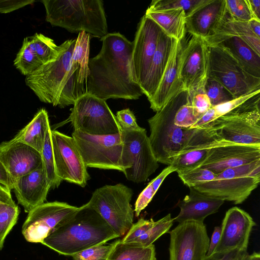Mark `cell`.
<instances>
[{"label":"cell","mask_w":260,"mask_h":260,"mask_svg":"<svg viewBox=\"0 0 260 260\" xmlns=\"http://www.w3.org/2000/svg\"><path fill=\"white\" fill-rule=\"evenodd\" d=\"M182 47L181 41L176 42L157 88L148 100L150 108L155 112L160 110L175 94L185 89L179 74V57Z\"/></svg>","instance_id":"d4e9b609"},{"label":"cell","mask_w":260,"mask_h":260,"mask_svg":"<svg viewBox=\"0 0 260 260\" xmlns=\"http://www.w3.org/2000/svg\"><path fill=\"white\" fill-rule=\"evenodd\" d=\"M225 0H207L185 18V30L205 39L216 31L226 15Z\"/></svg>","instance_id":"cb8c5ba5"},{"label":"cell","mask_w":260,"mask_h":260,"mask_svg":"<svg viewBox=\"0 0 260 260\" xmlns=\"http://www.w3.org/2000/svg\"><path fill=\"white\" fill-rule=\"evenodd\" d=\"M177 41L161 29L156 50L142 88L143 94L147 96L148 100L152 97L157 88Z\"/></svg>","instance_id":"83f0119b"},{"label":"cell","mask_w":260,"mask_h":260,"mask_svg":"<svg viewBox=\"0 0 260 260\" xmlns=\"http://www.w3.org/2000/svg\"><path fill=\"white\" fill-rule=\"evenodd\" d=\"M133 193L132 188L122 183L106 185L95 189L86 204L120 237L133 224L134 210L130 204Z\"/></svg>","instance_id":"52a82bcc"},{"label":"cell","mask_w":260,"mask_h":260,"mask_svg":"<svg viewBox=\"0 0 260 260\" xmlns=\"http://www.w3.org/2000/svg\"><path fill=\"white\" fill-rule=\"evenodd\" d=\"M244 260H260V254L259 252H254L251 254H248Z\"/></svg>","instance_id":"6f0895ef"},{"label":"cell","mask_w":260,"mask_h":260,"mask_svg":"<svg viewBox=\"0 0 260 260\" xmlns=\"http://www.w3.org/2000/svg\"><path fill=\"white\" fill-rule=\"evenodd\" d=\"M71 111L69 120L74 130L95 136L122 133L115 115L104 100L86 93L77 100Z\"/></svg>","instance_id":"30bf717a"},{"label":"cell","mask_w":260,"mask_h":260,"mask_svg":"<svg viewBox=\"0 0 260 260\" xmlns=\"http://www.w3.org/2000/svg\"><path fill=\"white\" fill-rule=\"evenodd\" d=\"M115 244V241L109 244L93 246L79 252L71 257L73 260H107Z\"/></svg>","instance_id":"7bdbcfd3"},{"label":"cell","mask_w":260,"mask_h":260,"mask_svg":"<svg viewBox=\"0 0 260 260\" xmlns=\"http://www.w3.org/2000/svg\"><path fill=\"white\" fill-rule=\"evenodd\" d=\"M254 17L260 20V0H247Z\"/></svg>","instance_id":"db71d44e"},{"label":"cell","mask_w":260,"mask_h":260,"mask_svg":"<svg viewBox=\"0 0 260 260\" xmlns=\"http://www.w3.org/2000/svg\"><path fill=\"white\" fill-rule=\"evenodd\" d=\"M100 40V51L88 61L87 93L105 101L138 99L143 93L134 68L133 42L119 32Z\"/></svg>","instance_id":"6da1fadb"},{"label":"cell","mask_w":260,"mask_h":260,"mask_svg":"<svg viewBox=\"0 0 260 260\" xmlns=\"http://www.w3.org/2000/svg\"><path fill=\"white\" fill-rule=\"evenodd\" d=\"M212 36L238 37L260 55V38L252 32L248 22L233 20L226 13L218 28Z\"/></svg>","instance_id":"4dcf8cb0"},{"label":"cell","mask_w":260,"mask_h":260,"mask_svg":"<svg viewBox=\"0 0 260 260\" xmlns=\"http://www.w3.org/2000/svg\"><path fill=\"white\" fill-rule=\"evenodd\" d=\"M0 161L13 182L40 167L41 153L32 147L13 139L0 144Z\"/></svg>","instance_id":"7402d4cb"},{"label":"cell","mask_w":260,"mask_h":260,"mask_svg":"<svg viewBox=\"0 0 260 260\" xmlns=\"http://www.w3.org/2000/svg\"><path fill=\"white\" fill-rule=\"evenodd\" d=\"M182 182L189 187L213 180L216 174L209 169L200 168L177 172Z\"/></svg>","instance_id":"ab89813d"},{"label":"cell","mask_w":260,"mask_h":260,"mask_svg":"<svg viewBox=\"0 0 260 260\" xmlns=\"http://www.w3.org/2000/svg\"><path fill=\"white\" fill-rule=\"evenodd\" d=\"M208 47V78L221 84L235 99L260 90V78L248 73L226 49Z\"/></svg>","instance_id":"ba28073f"},{"label":"cell","mask_w":260,"mask_h":260,"mask_svg":"<svg viewBox=\"0 0 260 260\" xmlns=\"http://www.w3.org/2000/svg\"><path fill=\"white\" fill-rule=\"evenodd\" d=\"M259 181L260 160H257L224 170L213 180L193 187L208 196L237 205L249 197Z\"/></svg>","instance_id":"8992f818"},{"label":"cell","mask_w":260,"mask_h":260,"mask_svg":"<svg viewBox=\"0 0 260 260\" xmlns=\"http://www.w3.org/2000/svg\"><path fill=\"white\" fill-rule=\"evenodd\" d=\"M121 135L123 174L133 182L146 181L159 167L146 129L122 131Z\"/></svg>","instance_id":"7c38bea8"},{"label":"cell","mask_w":260,"mask_h":260,"mask_svg":"<svg viewBox=\"0 0 260 260\" xmlns=\"http://www.w3.org/2000/svg\"><path fill=\"white\" fill-rule=\"evenodd\" d=\"M187 92V90L184 89L177 93L148 120L150 131L149 139L158 162L170 165L195 129L180 127L174 122L175 113Z\"/></svg>","instance_id":"5b68a950"},{"label":"cell","mask_w":260,"mask_h":260,"mask_svg":"<svg viewBox=\"0 0 260 260\" xmlns=\"http://www.w3.org/2000/svg\"><path fill=\"white\" fill-rule=\"evenodd\" d=\"M19 213V208L13 199L0 202V250L6 236L16 223Z\"/></svg>","instance_id":"836d02e7"},{"label":"cell","mask_w":260,"mask_h":260,"mask_svg":"<svg viewBox=\"0 0 260 260\" xmlns=\"http://www.w3.org/2000/svg\"><path fill=\"white\" fill-rule=\"evenodd\" d=\"M0 184L8 190L13 189L14 182L6 169L0 161Z\"/></svg>","instance_id":"816d5d0a"},{"label":"cell","mask_w":260,"mask_h":260,"mask_svg":"<svg viewBox=\"0 0 260 260\" xmlns=\"http://www.w3.org/2000/svg\"><path fill=\"white\" fill-rule=\"evenodd\" d=\"M204 40L208 46L218 45L226 49L248 73L260 78V55L242 39L212 36Z\"/></svg>","instance_id":"4316f807"},{"label":"cell","mask_w":260,"mask_h":260,"mask_svg":"<svg viewBox=\"0 0 260 260\" xmlns=\"http://www.w3.org/2000/svg\"><path fill=\"white\" fill-rule=\"evenodd\" d=\"M250 27L252 32L260 38V20L253 18L248 21Z\"/></svg>","instance_id":"11a10c76"},{"label":"cell","mask_w":260,"mask_h":260,"mask_svg":"<svg viewBox=\"0 0 260 260\" xmlns=\"http://www.w3.org/2000/svg\"><path fill=\"white\" fill-rule=\"evenodd\" d=\"M225 9L228 15L233 20L248 22L255 18L247 0H225Z\"/></svg>","instance_id":"b9f144b4"},{"label":"cell","mask_w":260,"mask_h":260,"mask_svg":"<svg viewBox=\"0 0 260 260\" xmlns=\"http://www.w3.org/2000/svg\"><path fill=\"white\" fill-rule=\"evenodd\" d=\"M217 119L214 109L213 107L202 115L195 123L189 128L196 129L210 123Z\"/></svg>","instance_id":"f907efd6"},{"label":"cell","mask_w":260,"mask_h":260,"mask_svg":"<svg viewBox=\"0 0 260 260\" xmlns=\"http://www.w3.org/2000/svg\"><path fill=\"white\" fill-rule=\"evenodd\" d=\"M50 185L42 165L36 170L19 178L13 189L18 203L29 213L45 203Z\"/></svg>","instance_id":"603a6c76"},{"label":"cell","mask_w":260,"mask_h":260,"mask_svg":"<svg viewBox=\"0 0 260 260\" xmlns=\"http://www.w3.org/2000/svg\"><path fill=\"white\" fill-rule=\"evenodd\" d=\"M11 191L0 184V202L12 200Z\"/></svg>","instance_id":"9f6ffc18"},{"label":"cell","mask_w":260,"mask_h":260,"mask_svg":"<svg viewBox=\"0 0 260 260\" xmlns=\"http://www.w3.org/2000/svg\"><path fill=\"white\" fill-rule=\"evenodd\" d=\"M72 135L87 167L123 172L121 133L95 136L74 130Z\"/></svg>","instance_id":"8fae6325"},{"label":"cell","mask_w":260,"mask_h":260,"mask_svg":"<svg viewBox=\"0 0 260 260\" xmlns=\"http://www.w3.org/2000/svg\"><path fill=\"white\" fill-rule=\"evenodd\" d=\"M50 126L48 113L45 109L42 108L13 139L26 144L41 153L47 130Z\"/></svg>","instance_id":"f1b7e54d"},{"label":"cell","mask_w":260,"mask_h":260,"mask_svg":"<svg viewBox=\"0 0 260 260\" xmlns=\"http://www.w3.org/2000/svg\"><path fill=\"white\" fill-rule=\"evenodd\" d=\"M90 36L84 31L79 32L72 56V62L80 70L81 83L87 87Z\"/></svg>","instance_id":"d6a6232c"},{"label":"cell","mask_w":260,"mask_h":260,"mask_svg":"<svg viewBox=\"0 0 260 260\" xmlns=\"http://www.w3.org/2000/svg\"><path fill=\"white\" fill-rule=\"evenodd\" d=\"M161 31L159 25L145 14L138 23L133 42V62L136 76L141 89L156 50Z\"/></svg>","instance_id":"ac0fdd59"},{"label":"cell","mask_w":260,"mask_h":260,"mask_svg":"<svg viewBox=\"0 0 260 260\" xmlns=\"http://www.w3.org/2000/svg\"><path fill=\"white\" fill-rule=\"evenodd\" d=\"M205 88L212 107L229 102L235 99L232 94L216 81L207 78Z\"/></svg>","instance_id":"60d3db41"},{"label":"cell","mask_w":260,"mask_h":260,"mask_svg":"<svg viewBox=\"0 0 260 260\" xmlns=\"http://www.w3.org/2000/svg\"><path fill=\"white\" fill-rule=\"evenodd\" d=\"M260 93L211 122L220 137L244 144H260Z\"/></svg>","instance_id":"9c48e42d"},{"label":"cell","mask_w":260,"mask_h":260,"mask_svg":"<svg viewBox=\"0 0 260 260\" xmlns=\"http://www.w3.org/2000/svg\"><path fill=\"white\" fill-rule=\"evenodd\" d=\"M208 47L201 37L192 36L183 46L179 74L185 89L190 91L205 84L208 78Z\"/></svg>","instance_id":"e0dca14e"},{"label":"cell","mask_w":260,"mask_h":260,"mask_svg":"<svg viewBox=\"0 0 260 260\" xmlns=\"http://www.w3.org/2000/svg\"><path fill=\"white\" fill-rule=\"evenodd\" d=\"M221 229L220 226L214 228L211 240H210L208 250L206 256L212 255L221 237Z\"/></svg>","instance_id":"f5cc1de1"},{"label":"cell","mask_w":260,"mask_h":260,"mask_svg":"<svg viewBox=\"0 0 260 260\" xmlns=\"http://www.w3.org/2000/svg\"><path fill=\"white\" fill-rule=\"evenodd\" d=\"M229 142L222 139L211 122L196 128L170 165L175 172L193 169L206 158L211 148Z\"/></svg>","instance_id":"2e32d148"},{"label":"cell","mask_w":260,"mask_h":260,"mask_svg":"<svg viewBox=\"0 0 260 260\" xmlns=\"http://www.w3.org/2000/svg\"><path fill=\"white\" fill-rule=\"evenodd\" d=\"M173 222V218H172L171 214L169 213L155 221L153 225L145 234L132 242H136L144 247L150 246L160 236L169 232Z\"/></svg>","instance_id":"74e56055"},{"label":"cell","mask_w":260,"mask_h":260,"mask_svg":"<svg viewBox=\"0 0 260 260\" xmlns=\"http://www.w3.org/2000/svg\"><path fill=\"white\" fill-rule=\"evenodd\" d=\"M47 22L71 32L84 31L100 39L108 34L102 0H43Z\"/></svg>","instance_id":"277c9868"},{"label":"cell","mask_w":260,"mask_h":260,"mask_svg":"<svg viewBox=\"0 0 260 260\" xmlns=\"http://www.w3.org/2000/svg\"><path fill=\"white\" fill-rule=\"evenodd\" d=\"M119 237L101 215L85 204L80 207L71 219L54 230L41 244L59 254L72 256Z\"/></svg>","instance_id":"3957f363"},{"label":"cell","mask_w":260,"mask_h":260,"mask_svg":"<svg viewBox=\"0 0 260 260\" xmlns=\"http://www.w3.org/2000/svg\"><path fill=\"white\" fill-rule=\"evenodd\" d=\"M169 260H203L210 243L206 227L203 222H179L170 232Z\"/></svg>","instance_id":"5bb4252c"},{"label":"cell","mask_w":260,"mask_h":260,"mask_svg":"<svg viewBox=\"0 0 260 260\" xmlns=\"http://www.w3.org/2000/svg\"><path fill=\"white\" fill-rule=\"evenodd\" d=\"M257 160H260V144L227 142L210 149L206 158L196 168H206L217 174L227 169Z\"/></svg>","instance_id":"d6986e66"},{"label":"cell","mask_w":260,"mask_h":260,"mask_svg":"<svg viewBox=\"0 0 260 260\" xmlns=\"http://www.w3.org/2000/svg\"><path fill=\"white\" fill-rule=\"evenodd\" d=\"M60 50V45L57 46L52 39L36 33L24 39L14 65L26 76L43 64L55 59Z\"/></svg>","instance_id":"ffe728a7"},{"label":"cell","mask_w":260,"mask_h":260,"mask_svg":"<svg viewBox=\"0 0 260 260\" xmlns=\"http://www.w3.org/2000/svg\"><path fill=\"white\" fill-rule=\"evenodd\" d=\"M52 129L50 126L47 132L45 142L41 152L42 165L52 189L57 188L62 181L57 176L53 152L51 138Z\"/></svg>","instance_id":"e575fe53"},{"label":"cell","mask_w":260,"mask_h":260,"mask_svg":"<svg viewBox=\"0 0 260 260\" xmlns=\"http://www.w3.org/2000/svg\"><path fill=\"white\" fill-rule=\"evenodd\" d=\"M171 166L165 168L161 173L153 179L139 195L135 204L134 212L138 217L151 201L165 178L171 173L175 172Z\"/></svg>","instance_id":"d590c367"},{"label":"cell","mask_w":260,"mask_h":260,"mask_svg":"<svg viewBox=\"0 0 260 260\" xmlns=\"http://www.w3.org/2000/svg\"><path fill=\"white\" fill-rule=\"evenodd\" d=\"M107 260H156L155 246H142L136 242L115 240Z\"/></svg>","instance_id":"1f68e13d"},{"label":"cell","mask_w":260,"mask_h":260,"mask_svg":"<svg viewBox=\"0 0 260 260\" xmlns=\"http://www.w3.org/2000/svg\"><path fill=\"white\" fill-rule=\"evenodd\" d=\"M145 15L153 19L167 35L182 41L185 31L186 18L183 9L146 11Z\"/></svg>","instance_id":"f546056e"},{"label":"cell","mask_w":260,"mask_h":260,"mask_svg":"<svg viewBox=\"0 0 260 260\" xmlns=\"http://www.w3.org/2000/svg\"><path fill=\"white\" fill-rule=\"evenodd\" d=\"M76 39L60 45L58 57L26 76V85L45 103L63 108L87 93L81 82L80 70L72 62Z\"/></svg>","instance_id":"7a4b0ae2"},{"label":"cell","mask_w":260,"mask_h":260,"mask_svg":"<svg viewBox=\"0 0 260 260\" xmlns=\"http://www.w3.org/2000/svg\"><path fill=\"white\" fill-rule=\"evenodd\" d=\"M79 208L65 202L44 203L28 213L22 235L29 242L41 243L54 230L71 219Z\"/></svg>","instance_id":"4fadbf2b"},{"label":"cell","mask_w":260,"mask_h":260,"mask_svg":"<svg viewBox=\"0 0 260 260\" xmlns=\"http://www.w3.org/2000/svg\"><path fill=\"white\" fill-rule=\"evenodd\" d=\"M207 0H154L146 11H154L169 9H183L186 17L191 14Z\"/></svg>","instance_id":"8d00e7d4"},{"label":"cell","mask_w":260,"mask_h":260,"mask_svg":"<svg viewBox=\"0 0 260 260\" xmlns=\"http://www.w3.org/2000/svg\"><path fill=\"white\" fill-rule=\"evenodd\" d=\"M51 138L58 177L85 187L90 177L73 138L52 130Z\"/></svg>","instance_id":"9a60e30c"},{"label":"cell","mask_w":260,"mask_h":260,"mask_svg":"<svg viewBox=\"0 0 260 260\" xmlns=\"http://www.w3.org/2000/svg\"><path fill=\"white\" fill-rule=\"evenodd\" d=\"M155 221L152 219H145L140 218L133 223L131 228L121 239L123 242H132L135 239L142 236L154 224Z\"/></svg>","instance_id":"f6af8a7d"},{"label":"cell","mask_w":260,"mask_h":260,"mask_svg":"<svg viewBox=\"0 0 260 260\" xmlns=\"http://www.w3.org/2000/svg\"><path fill=\"white\" fill-rule=\"evenodd\" d=\"M255 225L253 218L245 211L238 207L229 209L222 220L221 237L213 253L234 249H247Z\"/></svg>","instance_id":"44dd1931"},{"label":"cell","mask_w":260,"mask_h":260,"mask_svg":"<svg viewBox=\"0 0 260 260\" xmlns=\"http://www.w3.org/2000/svg\"><path fill=\"white\" fill-rule=\"evenodd\" d=\"M248 254L247 249H234L214 253L209 256H206L203 260H244Z\"/></svg>","instance_id":"c3c4849f"},{"label":"cell","mask_w":260,"mask_h":260,"mask_svg":"<svg viewBox=\"0 0 260 260\" xmlns=\"http://www.w3.org/2000/svg\"><path fill=\"white\" fill-rule=\"evenodd\" d=\"M115 116L122 131H136L142 128L138 124L135 116L129 108L117 111Z\"/></svg>","instance_id":"7dc6e473"},{"label":"cell","mask_w":260,"mask_h":260,"mask_svg":"<svg viewBox=\"0 0 260 260\" xmlns=\"http://www.w3.org/2000/svg\"><path fill=\"white\" fill-rule=\"evenodd\" d=\"M35 2V0H0V13H10Z\"/></svg>","instance_id":"681fc988"},{"label":"cell","mask_w":260,"mask_h":260,"mask_svg":"<svg viewBox=\"0 0 260 260\" xmlns=\"http://www.w3.org/2000/svg\"><path fill=\"white\" fill-rule=\"evenodd\" d=\"M259 93H260V90L241 96L229 102L213 107L214 109L217 118L227 114L229 112L246 103Z\"/></svg>","instance_id":"bcb514c9"},{"label":"cell","mask_w":260,"mask_h":260,"mask_svg":"<svg viewBox=\"0 0 260 260\" xmlns=\"http://www.w3.org/2000/svg\"><path fill=\"white\" fill-rule=\"evenodd\" d=\"M205 85L188 91L194 112L199 117L212 107L205 91Z\"/></svg>","instance_id":"ee69618b"},{"label":"cell","mask_w":260,"mask_h":260,"mask_svg":"<svg viewBox=\"0 0 260 260\" xmlns=\"http://www.w3.org/2000/svg\"><path fill=\"white\" fill-rule=\"evenodd\" d=\"M199 118L192 107L189 92L184 97L174 116V124L180 127L188 129Z\"/></svg>","instance_id":"f35d334b"},{"label":"cell","mask_w":260,"mask_h":260,"mask_svg":"<svg viewBox=\"0 0 260 260\" xmlns=\"http://www.w3.org/2000/svg\"><path fill=\"white\" fill-rule=\"evenodd\" d=\"M224 201L208 196L189 187V193L178 203L180 212L174 222L186 221L203 222L206 217L216 213Z\"/></svg>","instance_id":"484cf974"}]
</instances>
